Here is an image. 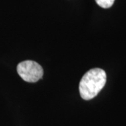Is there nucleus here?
Masks as SVG:
<instances>
[{
  "label": "nucleus",
  "instance_id": "nucleus-1",
  "mask_svg": "<svg viewBox=\"0 0 126 126\" xmlns=\"http://www.w3.org/2000/svg\"><path fill=\"white\" fill-rule=\"evenodd\" d=\"M107 74L103 69L94 68L86 72L79 83V93L85 100L94 98L105 86Z\"/></svg>",
  "mask_w": 126,
  "mask_h": 126
},
{
  "label": "nucleus",
  "instance_id": "nucleus-2",
  "mask_svg": "<svg viewBox=\"0 0 126 126\" xmlns=\"http://www.w3.org/2000/svg\"><path fill=\"white\" fill-rule=\"evenodd\" d=\"M17 72L23 80L29 83L38 81L44 75L41 66L32 60H25L19 63L17 66Z\"/></svg>",
  "mask_w": 126,
  "mask_h": 126
},
{
  "label": "nucleus",
  "instance_id": "nucleus-3",
  "mask_svg": "<svg viewBox=\"0 0 126 126\" xmlns=\"http://www.w3.org/2000/svg\"><path fill=\"white\" fill-rule=\"evenodd\" d=\"M115 0H95L96 3L100 7L104 9H108L112 6Z\"/></svg>",
  "mask_w": 126,
  "mask_h": 126
}]
</instances>
